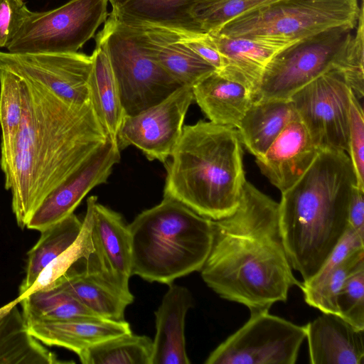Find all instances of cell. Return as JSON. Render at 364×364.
<instances>
[{
  "mask_svg": "<svg viewBox=\"0 0 364 364\" xmlns=\"http://www.w3.org/2000/svg\"><path fill=\"white\" fill-rule=\"evenodd\" d=\"M52 286L68 291L97 316L114 321L124 320L125 309L134 301L75 264Z\"/></svg>",
  "mask_w": 364,
  "mask_h": 364,
  "instance_id": "obj_25",
  "label": "cell"
},
{
  "mask_svg": "<svg viewBox=\"0 0 364 364\" xmlns=\"http://www.w3.org/2000/svg\"><path fill=\"white\" fill-rule=\"evenodd\" d=\"M129 25L140 31L146 46L156 61L181 86L192 87L216 70L178 41L168 29L151 24Z\"/></svg>",
  "mask_w": 364,
  "mask_h": 364,
  "instance_id": "obj_21",
  "label": "cell"
},
{
  "mask_svg": "<svg viewBox=\"0 0 364 364\" xmlns=\"http://www.w3.org/2000/svg\"><path fill=\"white\" fill-rule=\"evenodd\" d=\"M364 191L355 186L350 200L348 224L360 237H364Z\"/></svg>",
  "mask_w": 364,
  "mask_h": 364,
  "instance_id": "obj_40",
  "label": "cell"
},
{
  "mask_svg": "<svg viewBox=\"0 0 364 364\" xmlns=\"http://www.w3.org/2000/svg\"><path fill=\"white\" fill-rule=\"evenodd\" d=\"M212 0H130L111 14L127 24H151L170 29L201 32L193 17L199 5Z\"/></svg>",
  "mask_w": 364,
  "mask_h": 364,
  "instance_id": "obj_26",
  "label": "cell"
},
{
  "mask_svg": "<svg viewBox=\"0 0 364 364\" xmlns=\"http://www.w3.org/2000/svg\"><path fill=\"white\" fill-rule=\"evenodd\" d=\"M82 225V221L73 213L41 232L39 240L28 252L26 274L20 286L18 297L27 293L50 262L75 242Z\"/></svg>",
  "mask_w": 364,
  "mask_h": 364,
  "instance_id": "obj_28",
  "label": "cell"
},
{
  "mask_svg": "<svg viewBox=\"0 0 364 364\" xmlns=\"http://www.w3.org/2000/svg\"><path fill=\"white\" fill-rule=\"evenodd\" d=\"M21 78L22 119L4 187L11 191L13 213L23 229L43 200L109 137L91 100L73 104L37 82Z\"/></svg>",
  "mask_w": 364,
  "mask_h": 364,
  "instance_id": "obj_1",
  "label": "cell"
},
{
  "mask_svg": "<svg viewBox=\"0 0 364 364\" xmlns=\"http://www.w3.org/2000/svg\"><path fill=\"white\" fill-rule=\"evenodd\" d=\"M193 100L210 122L237 128L252 103L250 92L241 84L216 70L192 87Z\"/></svg>",
  "mask_w": 364,
  "mask_h": 364,
  "instance_id": "obj_22",
  "label": "cell"
},
{
  "mask_svg": "<svg viewBox=\"0 0 364 364\" xmlns=\"http://www.w3.org/2000/svg\"><path fill=\"white\" fill-rule=\"evenodd\" d=\"M193 101L192 87L181 86L157 104L127 116L117 137L120 150L134 146L149 161L166 164L181 136Z\"/></svg>",
  "mask_w": 364,
  "mask_h": 364,
  "instance_id": "obj_12",
  "label": "cell"
},
{
  "mask_svg": "<svg viewBox=\"0 0 364 364\" xmlns=\"http://www.w3.org/2000/svg\"><path fill=\"white\" fill-rule=\"evenodd\" d=\"M167 29L173 33L178 41L211 65L216 71L222 69L221 55L215 47L208 33Z\"/></svg>",
  "mask_w": 364,
  "mask_h": 364,
  "instance_id": "obj_39",
  "label": "cell"
},
{
  "mask_svg": "<svg viewBox=\"0 0 364 364\" xmlns=\"http://www.w3.org/2000/svg\"><path fill=\"white\" fill-rule=\"evenodd\" d=\"M30 13L23 0H0V48L7 47Z\"/></svg>",
  "mask_w": 364,
  "mask_h": 364,
  "instance_id": "obj_38",
  "label": "cell"
},
{
  "mask_svg": "<svg viewBox=\"0 0 364 364\" xmlns=\"http://www.w3.org/2000/svg\"><path fill=\"white\" fill-rule=\"evenodd\" d=\"M208 33L223 60V68L217 72L242 85L250 92L252 99L269 62L279 51L296 42Z\"/></svg>",
  "mask_w": 364,
  "mask_h": 364,
  "instance_id": "obj_17",
  "label": "cell"
},
{
  "mask_svg": "<svg viewBox=\"0 0 364 364\" xmlns=\"http://www.w3.org/2000/svg\"><path fill=\"white\" fill-rule=\"evenodd\" d=\"M355 186L346 151L321 150L301 178L282 192L281 234L290 264L303 282L317 273L346 231Z\"/></svg>",
  "mask_w": 364,
  "mask_h": 364,
  "instance_id": "obj_3",
  "label": "cell"
},
{
  "mask_svg": "<svg viewBox=\"0 0 364 364\" xmlns=\"http://www.w3.org/2000/svg\"><path fill=\"white\" fill-rule=\"evenodd\" d=\"M282 240L279 203L245 181L238 205L213 220V242L203 280L221 298L250 311L285 301L299 287Z\"/></svg>",
  "mask_w": 364,
  "mask_h": 364,
  "instance_id": "obj_2",
  "label": "cell"
},
{
  "mask_svg": "<svg viewBox=\"0 0 364 364\" xmlns=\"http://www.w3.org/2000/svg\"><path fill=\"white\" fill-rule=\"evenodd\" d=\"M277 0H212L198 6L193 19L201 32L217 31L228 21Z\"/></svg>",
  "mask_w": 364,
  "mask_h": 364,
  "instance_id": "obj_34",
  "label": "cell"
},
{
  "mask_svg": "<svg viewBox=\"0 0 364 364\" xmlns=\"http://www.w3.org/2000/svg\"><path fill=\"white\" fill-rule=\"evenodd\" d=\"M297 118L289 99L252 102L237 129L241 143L249 152L259 157L285 127Z\"/></svg>",
  "mask_w": 364,
  "mask_h": 364,
  "instance_id": "obj_23",
  "label": "cell"
},
{
  "mask_svg": "<svg viewBox=\"0 0 364 364\" xmlns=\"http://www.w3.org/2000/svg\"><path fill=\"white\" fill-rule=\"evenodd\" d=\"M17 300L22 306L27 326L38 322L99 316L70 293L57 286L32 291Z\"/></svg>",
  "mask_w": 364,
  "mask_h": 364,
  "instance_id": "obj_30",
  "label": "cell"
},
{
  "mask_svg": "<svg viewBox=\"0 0 364 364\" xmlns=\"http://www.w3.org/2000/svg\"><path fill=\"white\" fill-rule=\"evenodd\" d=\"M132 274L149 282L171 284L200 272L213 242V220L168 197L128 225Z\"/></svg>",
  "mask_w": 364,
  "mask_h": 364,
  "instance_id": "obj_5",
  "label": "cell"
},
{
  "mask_svg": "<svg viewBox=\"0 0 364 364\" xmlns=\"http://www.w3.org/2000/svg\"><path fill=\"white\" fill-rule=\"evenodd\" d=\"M360 11L357 0H277L233 18L212 33L297 41L335 27L353 29Z\"/></svg>",
  "mask_w": 364,
  "mask_h": 364,
  "instance_id": "obj_7",
  "label": "cell"
},
{
  "mask_svg": "<svg viewBox=\"0 0 364 364\" xmlns=\"http://www.w3.org/2000/svg\"><path fill=\"white\" fill-rule=\"evenodd\" d=\"M250 311L248 321L213 350L205 364H294L306 339L304 326L272 315Z\"/></svg>",
  "mask_w": 364,
  "mask_h": 364,
  "instance_id": "obj_10",
  "label": "cell"
},
{
  "mask_svg": "<svg viewBox=\"0 0 364 364\" xmlns=\"http://www.w3.org/2000/svg\"><path fill=\"white\" fill-rule=\"evenodd\" d=\"M97 201V198L96 196H92L88 198L86 213L82 220V229L78 237L69 248L43 269L26 294L50 287L73 264L82 259H87L93 252L91 228L93 208Z\"/></svg>",
  "mask_w": 364,
  "mask_h": 364,
  "instance_id": "obj_33",
  "label": "cell"
},
{
  "mask_svg": "<svg viewBox=\"0 0 364 364\" xmlns=\"http://www.w3.org/2000/svg\"><path fill=\"white\" fill-rule=\"evenodd\" d=\"M350 91L343 73L333 68L289 98L320 151H348Z\"/></svg>",
  "mask_w": 364,
  "mask_h": 364,
  "instance_id": "obj_11",
  "label": "cell"
},
{
  "mask_svg": "<svg viewBox=\"0 0 364 364\" xmlns=\"http://www.w3.org/2000/svg\"><path fill=\"white\" fill-rule=\"evenodd\" d=\"M119 160L118 142L109 139L85 165L43 200L26 228L41 232L73 214L92 188L107 182Z\"/></svg>",
  "mask_w": 364,
  "mask_h": 364,
  "instance_id": "obj_15",
  "label": "cell"
},
{
  "mask_svg": "<svg viewBox=\"0 0 364 364\" xmlns=\"http://www.w3.org/2000/svg\"><path fill=\"white\" fill-rule=\"evenodd\" d=\"M17 299L0 308V364H59L57 356L28 331Z\"/></svg>",
  "mask_w": 364,
  "mask_h": 364,
  "instance_id": "obj_24",
  "label": "cell"
},
{
  "mask_svg": "<svg viewBox=\"0 0 364 364\" xmlns=\"http://www.w3.org/2000/svg\"><path fill=\"white\" fill-rule=\"evenodd\" d=\"M320 150L299 118L289 122L256 163L270 183L284 192L305 173Z\"/></svg>",
  "mask_w": 364,
  "mask_h": 364,
  "instance_id": "obj_16",
  "label": "cell"
},
{
  "mask_svg": "<svg viewBox=\"0 0 364 364\" xmlns=\"http://www.w3.org/2000/svg\"><path fill=\"white\" fill-rule=\"evenodd\" d=\"M348 156L352 163L357 186L364 191V118L359 100L350 92Z\"/></svg>",
  "mask_w": 364,
  "mask_h": 364,
  "instance_id": "obj_37",
  "label": "cell"
},
{
  "mask_svg": "<svg viewBox=\"0 0 364 364\" xmlns=\"http://www.w3.org/2000/svg\"><path fill=\"white\" fill-rule=\"evenodd\" d=\"M28 329L41 343L66 348L77 356L92 346L132 332L125 320L114 321L100 316L38 322L28 325Z\"/></svg>",
  "mask_w": 364,
  "mask_h": 364,
  "instance_id": "obj_20",
  "label": "cell"
},
{
  "mask_svg": "<svg viewBox=\"0 0 364 364\" xmlns=\"http://www.w3.org/2000/svg\"><path fill=\"white\" fill-rule=\"evenodd\" d=\"M364 267V249L333 265H322L309 281L301 282L306 303L322 313L337 314L336 298L346 279Z\"/></svg>",
  "mask_w": 364,
  "mask_h": 364,
  "instance_id": "obj_29",
  "label": "cell"
},
{
  "mask_svg": "<svg viewBox=\"0 0 364 364\" xmlns=\"http://www.w3.org/2000/svg\"><path fill=\"white\" fill-rule=\"evenodd\" d=\"M95 42L107 55L127 116L157 104L181 87L154 58L140 31L112 14Z\"/></svg>",
  "mask_w": 364,
  "mask_h": 364,
  "instance_id": "obj_6",
  "label": "cell"
},
{
  "mask_svg": "<svg viewBox=\"0 0 364 364\" xmlns=\"http://www.w3.org/2000/svg\"><path fill=\"white\" fill-rule=\"evenodd\" d=\"M0 68L37 82L68 102L83 105L91 100V55L78 52L11 53L0 51Z\"/></svg>",
  "mask_w": 364,
  "mask_h": 364,
  "instance_id": "obj_13",
  "label": "cell"
},
{
  "mask_svg": "<svg viewBox=\"0 0 364 364\" xmlns=\"http://www.w3.org/2000/svg\"><path fill=\"white\" fill-rule=\"evenodd\" d=\"M237 129L211 122L183 126L166 164L164 197L217 220L237 208L245 182Z\"/></svg>",
  "mask_w": 364,
  "mask_h": 364,
  "instance_id": "obj_4",
  "label": "cell"
},
{
  "mask_svg": "<svg viewBox=\"0 0 364 364\" xmlns=\"http://www.w3.org/2000/svg\"><path fill=\"white\" fill-rule=\"evenodd\" d=\"M337 314L355 328L364 330V267L345 282L336 298Z\"/></svg>",
  "mask_w": 364,
  "mask_h": 364,
  "instance_id": "obj_36",
  "label": "cell"
},
{
  "mask_svg": "<svg viewBox=\"0 0 364 364\" xmlns=\"http://www.w3.org/2000/svg\"><path fill=\"white\" fill-rule=\"evenodd\" d=\"M352 30L348 26L332 28L279 51L267 65L252 102L289 100L324 73L339 70Z\"/></svg>",
  "mask_w": 364,
  "mask_h": 364,
  "instance_id": "obj_8",
  "label": "cell"
},
{
  "mask_svg": "<svg viewBox=\"0 0 364 364\" xmlns=\"http://www.w3.org/2000/svg\"><path fill=\"white\" fill-rule=\"evenodd\" d=\"M311 364H363V331L341 316L323 313L305 326Z\"/></svg>",
  "mask_w": 364,
  "mask_h": 364,
  "instance_id": "obj_18",
  "label": "cell"
},
{
  "mask_svg": "<svg viewBox=\"0 0 364 364\" xmlns=\"http://www.w3.org/2000/svg\"><path fill=\"white\" fill-rule=\"evenodd\" d=\"M108 0H70L31 11L7 46L11 53H68L81 48L107 18Z\"/></svg>",
  "mask_w": 364,
  "mask_h": 364,
  "instance_id": "obj_9",
  "label": "cell"
},
{
  "mask_svg": "<svg viewBox=\"0 0 364 364\" xmlns=\"http://www.w3.org/2000/svg\"><path fill=\"white\" fill-rule=\"evenodd\" d=\"M193 305L191 291L171 284L155 311L156 333L151 364H189L185 338L187 312Z\"/></svg>",
  "mask_w": 364,
  "mask_h": 364,
  "instance_id": "obj_19",
  "label": "cell"
},
{
  "mask_svg": "<svg viewBox=\"0 0 364 364\" xmlns=\"http://www.w3.org/2000/svg\"><path fill=\"white\" fill-rule=\"evenodd\" d=\"M364 11L363 5L356 26V31L347 41L341 60V70L353 93L359 100L364 95Z\"/></svg>",
  "mask_w": 364,
  "mask_h": 364,
  "instance_id": "obj_35",
  "label": "cell"
},
{
  "mask_svg": "<svg viewBox=\"0 0 364 364\" xmlns=\"http://www.w3.org/2000/svg\"><path fill=\"white\" fill-rule=\"evenodd\" d=\"M91 56V101L109 139L117 141L119 130L127 117L119 87L104 49L96 44Z\"/></svg>",
  "mask_w": 364,
  "mask_h": 364,
  "instance_id": "obj_27",
  "label": "cell"
},
{
  "mask_svg": "<svg viewBox=\"0 0 364 364\" xmlns=\"http://www.w3.org/2000/svg\"><path fill=\"white\" fill-rule=\"evenodd\" d=\"M130 0H108L112 6V11H117L128 3Z\"/></svg>",
  "mask_w": 364,
  "mask_h": 364,
  "instance_id": "obj_41",
  "label": "cell"
},
{
  "mask_svg": "<svg viewBox=\"0 0 364 364\" xmlns=\"http://www.w3.org/2000/svg\"><path fill=\"white\" fill-rule=\"evenodd\" d=\"M91 238L93 252L82 259L83 269L124 296L134 300L129 282L132 274V246L128 225L114 210L95 203Z\"/></svg>",
  "mask_w": 364,
  "mask_h": 364,
  "instance_id": "obj_14",
  "label": "cell"
},
{
  "mask_svg": "<svg viewBox=\"0 0 364 364\" xmlns=\"http://www.w3.org/2000/svg\"><path fill=\"white\" fill-rule=\"evenodd\" d=\"M152 340L132 332L98 343L78 358L82 364H151Z\"/></svg>",
  "mask_w": 364,
  "mask_h": 364,
  "instance_id": "obj_32",
  "label": "cell"
},
{
  "mask_svg": "<svg viewBox=\"0 0 364 364\" xmlns=\"http://www.w3.org/2000/svg\"><path fill=\"white\" fill-rule=\"evenodd\" d=\"M22 113L21 78L9 70L0 68V166L4 176L9 173L13 162Z\"/></svg>",
  "mask_w": 364,
  "mask_h": 364,
  "instance_id": "obj_31",
  "label": "cell"
}]
</instances>
